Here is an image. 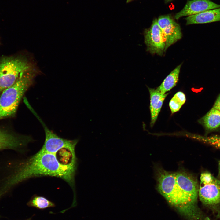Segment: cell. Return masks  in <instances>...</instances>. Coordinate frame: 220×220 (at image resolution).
I'll use <instances>...</instances> for the list:
<instances>
[{
	"label": "cell",
	"mask_w": 220,
	"mask_h": 220,
	"mask_svg": "<svg viewBox=\"0 0 220 220\" xmlns=\"http://www.w3.org/2000/svg\"><path fill=\"white\" fill-rule=\"evenodd\" d=\"M37 71L34 69L24 72L12 85L3 90L0 97V120L15 115L21 99L32 84Z\"/></svg>",
	"instance_id": "3957f363"
},
{
	"label": "cell",
	"mask_w": 220,
	"mask_h": 220,
	"mask_svg": "<svg viewBox=\"0 0 220 220\" xmlns=\"http://www.w3.org/2000/svg\"><path fill=\"white\" fill-rule=\"evenodd\" d=\"M158 189L168 202L188 220H211L182 190L174 173L160 169L158 172Z\"/></svg>",
	"instance_id": "7a4b0ae2"
},
{
	"label": "cell",
	"mask_w": 220,
	"mask_h": 220,
	"mask_svg": "<svg viewBox=\"0 0 220 220\" xmlns=\"http://www.w3.org/2000/svg\"><path fill=\"white\" fill-rule=\"evenodd\" d=\"M182 64L178 66L165 79L161 85L156 89L162 94L169 91L176 85L178 80L179 74Z\"/></svg>",
	"instance_id": "5bb4252c"
},
{
	"label": "cell",
	"mask_w": 220,
	"mask_h": 220,
	"mask_svg": "<svg viewBox=\"0 0 220 220\" xmlns=\"http://www.w3.org/2000/svg\"><path fill=\"white\" fill-rule=\"evenodd\" d=\"M31 218H28L27 219L25 220H31Z\"/></svg>",
	"instance_id": "ffe728a7"
},
{
	"label": "cell",
	"mask_w": 220,
	"mask_h": 220,
	"mask_svg": "<svg viewBox=\"0 0 220 220\" xmlns=\"http://www.w3.org/2000/svg\"><path fill=\"white\" fill-rule=\"evenodd\" d=\"M167 0V1H170V0Z\"/></svg>",
	"instance_id": "44dd1931"
},
{
	"label": "cell",
	"mask_w": 220,
	"mask_h": 220,
	"mask_svg": "<svg viewBox=\"0 0 220 220\" xmlns=\"http://www.w3.org/2000/svg\"><path fill=\"white\" fill-rule=\"evenodd\" d=\"M213 108L220 112V94L217 98Z\"/></svg>",
	"instance_id": "ac0fdd59"
},
{
	"label": "cell",
	"mask_w": 220,
	"mask_h": 220,
	"mask_svg": "<svg viewBox=\"0 0 220 220\" xmlns=\"http://www.w3.org/2000/svg\"><path fill=\"white\" fill-rule=\"evenodd\" d=\"M198 139L215 148L220 149V136L213 135L209 136H197Z\"/></svg>",
	"instance_id": "e0dca14e"
},
{
	"label": "cell",
	"mask_w": 220,
	"mask_h": 220,
	"mask_svg": "<svg viewBox=\"0 0 220 220\" xmlns=\"http://www.w3.org/2000/svg\"><path fill=\"white\" fill-rule=\"evenodd\" d=\"M185 101V96L183 92L179 91L176 93L169 103L171 113L173 114L178 111Z\"/></svg>",
	"instance_id": "2e32d148"
},
{
	"label": "cell",
	"mask_w": 220,
	"mask_h": 220,
	"mask_svg": "<svg viewBox=\"0 0 220 220\" xmlns=\"http://www.w3.org/2000/svg\"><path fill=\"white\" fill-rule=\"evenodd\" d=\"M35 69L24 56L2 57L0 59V92L12 85L23 73Z\"/></svg>",
	"instance_id": "277c9868"
},
{
	"label": "cell",
	"mask_w": 220,
	"mask_h": 220,
	"mask_svg": "<svg viewBox=\"0 0 220 220\" xmlns=\"http://www.w3.org/2000/svg\"><path fill=\"white\" fill-rule=\"evenodd\" d=\"M31 140L29 137L20 136L0 130V150L8 149L19 150Z\"/></svg>",
	"instance_id": "30bf717a"
},
{
	"label": "cell",
	"mask_w": 220,
	"mask_h": 220,
	"mask_svg": "<svg viewBox=\"0 0 220 220\" xmlns=\"http://www.w3.org/2000/svg\"><path fill=\"white\" fill-rule=\"evenodd\" d=\"M220 8L210 0H192L188 1L183 8L174 16L176 20L184 16H190L212 9Z\"/></svg>",
	"instance_id": "9c48e42d"
},
{
	"label": "cell",
	"mask_w": 220,
	"mask_h": 220,
	"mask_svg": "<svg viewBox=\"0 0 220 220\" xmlns=\"http://www.w3.org/2000/svg\"><path fill=\"white\" fill-rule=\"evenodd\" d=\"M178 185L195 203L197 204L199 186L195 177L183 171L174 173Z\"/></svg>",
	"instance_id": "ba28073f"
},
{
	"label": "cell",
	"mask_w": 220,
	"mask_h": 220,
	"mask_svg": "<svg viewBox=\"0 0 220 220\" xmlns=\"http://www.w3.org/2000/svg\"><path fill=\"white\" fill-rule=\"evenodd\" d=\"M27 205L28 206L39 209H44L55 206L54 203L46 198L38 196H33L28 202Z\"/></svg>",
	"instance_id": "9a60e30c"
},
{
	"label": "cell",
	"mask_w": 220,
	"mask_h": 220,
	"mask_svg": "<svg viewBox=\"0 0 220 220\" xmlns=\"http://www.w3.org/2000/svg\"><path fill=\"white\" fill-rule=\"evenodd\" d=\"M77 165L75 149L73 148L64 147L55 152L41 148L36 153L14 165L12 171L4 179V184L10 189L31 178L53 176L65 181L75 193Z\"/></svg>",
	"instance_id": "6da1fadb"
},
{
	"label": "cell",
	"mask_w": 220,
	"mask_h": 220,
	"mask_svg": "<svg viewBox=\"0 0 220 220\" xmlns=\"http://www.w3.org/2000/svg\"><path fill=\"white\" fill-rule=\"evenodd\" d=\"M198 196L202 204L220 219V181L208 172L202 173Z\"/></svg>",
	"instance_id": "5b68a950"
},
{
	"label": "cell",
	"mask_w": 220,
	"mask_h": 220,
	"mask_svg": "<svg viewBox=\"0 0 220 220\" xmlns=\"http://www.w3.org/2000/svg\"><path fill=\"white\" fill-rule=\"evenodd\" d=\"M185 19L186 25L220 21V8L207 10L189 16Z\"/></svg>",
	"instance_id": "7c38bea8"
},
{
	"label": "cell",
	"mask_w": 220,
	"mask_h": 220,
	"mask_svg": "<svg viewBox=\"0 0 220 220\" xmlns=\"http://www.w3.org/2000/svg\"><path fill=\"white\" fill-rule=\"evenodd\" d=\"M150 95V109L151 116L150 126L156 122L163 101L168 93L162 94L156 89L148 88Z\"/></svg>",
	"instance_id": "8fae6325"
},
{
	"label": "cell",
	"mask_w": 220,
	"mask_h": 220,
	"mask_svg": "<svg viewBox=\"0 0 220 220\" xmlns=\"http://www.w3.org/2000/svg\"><path fill=\"white\" fill-rule=\"evenodd\" d=\"M199 122L208 131L215 130L220 127V112L212 108Z\"/></svg>",
	"instance_id": "4fadbf2b"
},
{
	"label": "cell",
	"mask_w": 220,
	"mask_h": 220,
	"mask_svg": "<svg viewBox=\"0 0 220 220\" xmlns=\"http://www.w3.org/2000/svg\"><path fill=\"white\" fill-rule=\"evenodd\" d=\"M144 34L147 51L152 54L162 56L165 52V41L157 19L153 20L149 28L145 30Z\"/></svg>",
	"instance_id": "8992f818"
},
{
	"label": "cell",
	"mask_w": 220,
	"mask_h": 220,
	"mask_svg": "<svg viewBox=\"0 0 220 220\" xmlns=\"http://www.w3.org/2000/svg\"><path fill=\"white\" fill-rule=\"evenodd\" d=\"M165 41V52L170 46L182 37L179 25L169 15L160 16L157 19Z\"/></svg>",
	"instance_id": "52a82bcc"
},
{
	"label": "cell",
	"mask_w": 220,
	"mask_h": 220,
	"mask_svg": "<svg viewBox=\"0 0 220 220\" xmlns=\"http://www.w3.org/2000/svg\"><path fill=\"white\" fill-rule=\"evenodd\" d=\"M218 165H219V175L220 177V161H219V162Z\"/></svg>",
	"instance_id": "d6986e66"
}]
</instances>
